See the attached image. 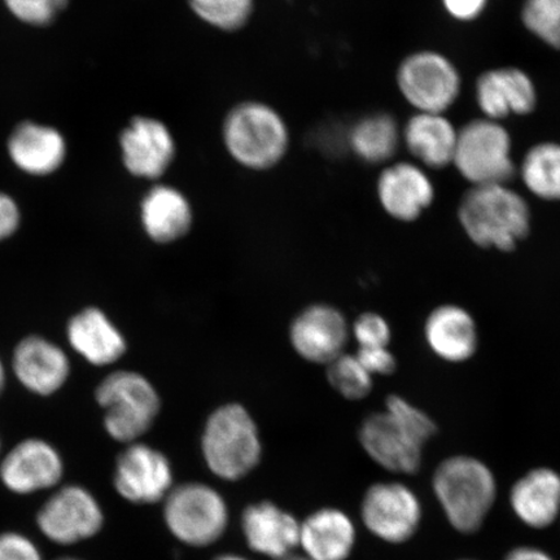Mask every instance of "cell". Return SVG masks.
Instances as JSON below:
<instances>
[{
	"label": "cell",
	"instance_id": "6da1fadb",
	"mask_svg": "<svg viewBox=\"0 0 560 560\" xmlns=\"http://www.w3.org/2000/svg\"><path fill=\"white\" fill-rule=\"evenodd\" d=\"M436 431L424 411L401 396L390 395L384 410L362 420L359 441L369 458L384 470L412 475L422 466L423 447Z\"/></svg>",
	"mask_w": 560,
	"mask_h": 560
},
{
	"label": "cell",
	"instance_id": "7a4b0ae2",
	"mask_svg": "<svg viewBox=\"0 0 560 560\" xmlns=\"http://www.w3.org/2000/svg\"><path fill=\"white\" fill-rule=\"evenodd\" d=\"M202 460L223 481H240L261 464L260 427L247 406L225 402L209 412L200 435Z\"/></svg>",
	"mask_w": 560,
	"mask_h": 560
},
{
	"label": "cell",
	"instance_id": "3957f363",
	"mask_svg": "<svg viewBox=\"0 0 560 560\" xmlns=\"http://www.w3.org/2000/svg\"><path fill=\"white\" fill-rule=\"evenodd\" d=\"M223 145L231 159L245 170L270 171L282 163L290 150L289 125L270 104L237 103L222 124Z\"/></svg>",
	"mask_w": 560,
	"mask_h": 560
},
{
	"label": "cell",
	"instance_id": "277c9868",
	"mask_svg": "<svg viewBox=\"0 0 560 560\" xmlns=\"http://www.w3.org/2000/svg\"><path fill=\"white\" fill-rule=\"evenodd\" d=\"M432 488L447 522L464 535L480 530L497 497L493 472L481 460L467 455H455L440 464Z\"/></svg>",
	"mask_w": 560,
	"mask_h": 560
},
{
	"label": "cell",
	"instance_id": "5b68a950",
	"mask_svg": "<svg viewBox=\"0 0 560 560\" xmlns=\"http://www.w3.org/2000/svg\"><path fill=\"white\" fill-rule=\"evenodd\" d=\"M459 221L475 244L509 252L527 236L530 213L522 196L505 185L474 186L462 199Z\"/></svg>",
	"mask_w": 560,
	"mask_h": 560
},
{
	"label": "cell",
	"instance_id": "8992f818",
	"mask_svg": "<svg viewBox=\"0 0 560 560\" xmlns=\"http://www.w3.org/2000/svg\"><path fill=\"white\" fill-rule=\"evenodd\" d=\"M95 400L104 411V429L122 444L137 443L160 416L163 401L158 388L143 374L117 370L95 389Z\"/></svg>",
	"mask_w": 560,
	"mask_h": 560
},
{
	"label": "cell",
	"instance_id": "52a82bcc",
	"mask_svg": "<svg viewBox=\"0 0 560 560\" xmlns=\"http://www.w3.org/2000/svg\"><path fill=\"white\" fill-rule=\"evenodd\" d=\"M164 520L177 540L194 548H205L225 534L229 508L213 487L198 481L185 482L166 495Z\"/></svg>",
	"mask_w": 560,
	"mask_h": 560
},
{
	"label": "cell",
	"instance_id": "ba28073f",
	"mask_svg": "<svg viewBox=\"0 0 560 560\" xmlns=\"http://www.w3.org/2000/svg\"><path fill=\"white\" fill-rule=\"evenodd\" d=\"M453 164L474 186L506 185L513 179L511 138L493 120H475L458 131Z\"/></svg>",
	"mask_w": 560,
	"mask_h": 560
},
{
	"label": "cell",
	"instance_id": "9c48e42d",
	"mask_svg": "<svg viewBox=\"0 0 560 560\" xmlns=\"http://www.w3.org/2000/svg\"><path fill=\"white\" fill-rule=\"evenodd\" d=\"M397 85L419 114L443 115L457 101L460 79L458 70L445 56L420 51L401 62Z\"/></svg>",
	"mask_w": 560,
	"mask_h": 560
},
{
	"label": "cell",
	"instance_id": "30bf717a",
	"mask_svg": "<svg viewBox=\"0 0 560 560\" xmlns=\"http://www.w3.org/2000/svg\"><path fill=\"white\" fill-rule=\"evenodd\" d=\"M350 338L352 332L346 314L328 303L305 306L293 317L289 328L293 352L307 363L325 368L347 352Z\"/></svg>",
	"mask_w": 560,
	"mask_h": 560
},
{
	"label": "cell",
	"instance_id": "8fae6325",
	"mask_svg": "<svg viewBox=\"0 0 560 560\" xmlns=\"http://www.w3.org/2000/svg\"><path fill=\"white\" fill-rule=\"evenodd\" d=\"M37 524L48 540L73 545L100 534L104 514L101 503L86 488L66 486L56 490L40 508Z\"/></svg>",
	"mask_w": 560,
	"mask_h": 560
},
{
	"label": "cell",
	"instance_id": "7c38bea8",
	"mask_svg": "<svg viewBox=\"0 0 560 560\" xmlns=\"http://www.w3.org/2000/svg\"><path fill=\"white\" fill-rule=\"evenodd\" d=\"M361 516L369 532L380 540L404 544L417 534L422 505L402 482H376L363 497Z\"/></svg>",
	"mask_w": 560,
	"mask_h": 560
},
{
	"label": "cell",
	"instance_id": "4fadbf2b",
	"mask_svg": "<svg viewBox=\"0 0 560 560\" xmlns=\"http://www.w3.org/2000/svg\"><path fill=\"white\" fill-rule=\"evenodd\" d=\"M114 485L124 500L136 505L164 501L174 488L171 460L156 447L137 441L118 455Z\"/></svg>",
	"mask_w": 560,
	"mask_h": 560
},
{
	"label": "cell",
	"instance_id": "5bb4252c",
	"mask_svg": "<svg viewBox=\"0 0 560 560\" xmlns=\"http://www.w3.org/2000/svg\"><path fill=\"white\" fill-rule=\"evenodd\" d=\"M65 462L56 447L40 439L21 441L0 464V480L16 494H32L58 486Z\"/></svg>",
	"mask_w": 560,
	"mask_h": 560
},
{
	"label": "cell",
	"instance_id": "9a60e30c",
	"mask_svg": "<svg viewBox=\"0 0 560 560\" xmlns=\"http://www.w3.org/2000/svg\"><path fill=\"white\" fill-rule=\"evenodd\" d=\"M12 369L18 381L38 396H52L65 387L70 375L65 350L37 335L19 342L13 350Z\"/></svg>",
	"mask_w": 560,
	"mask_h": 560
},
{
	"label": "cell",
	"instance_id": "2e32d148",
	"mask_svg": "<svg viewBox=\"0 0 560 560\" xmlns=\"http://www.w3.org/2000/svg\"><path fill=\"white\" fill-rule=\"evenodd\" d=\"M124 161L131 174L159 179L175 159L177 147L167 126L155 118L137 117L121 137Z\"/></svg>",
	"mask_w": 560,
	"mask_h": 560
},
{
	"label": "cell",
	"instance_id": "e0dca14e",
	"mask_svg": "<svg viewBox=\"0 0 560 560\" xmlns=\"http://www.w3.org/2000/svg\"><path fill=\"white\" fill-rule=\"evenodd\" d=\"M376 195L384 212L392 219L411 222L432 205L435 188L422 167L396 163L381 173Z\"/></svg>",
	"mask_w": 560,
	"mask_h": 560
},
{
	"label": "cell",
	"instance_id": "ac0fdd59",
	"mask_svg": "<svg viewBox=\"0 0 560 560\" xmlns=\"http://www.w3.org/2000/svg\"><path fill=\"white\" fill-rule=\"evenodd\" d=\"M242 529L249 548L271 559L289 558L300 546L301 523L271 502H258L245 509Z\"/></svg>",
	"mask_w": 560,
	"mask_h": 560
},
{
	"label": "cell",
	"instance_id": "d6986e66",
	"mask_svg": "<svg viewBox=\"0 0 560 560\" xmlns=\"http://www.w3.org/2000/svg\"><path fill=\"white\" fill-rule=\"evenodd\" d=\"M70 347L94 366H109L128 352V341L107 314L89 306L73 315L67 325Z\"/></svg>",
	"mask_w": 560,
	"mask_h": 560
},
{
	"label": "cell",
	"instance_id": "ffe728a7",
	"mask_svg": "<svg viewBox=\"0 0 560 560\" xmlns=\"http://www.w3.org/2000/svg\"><path fill=\"white\" fill-rule=\"evenodd\" d=\"M476 101L488 120L528 115L536 105V89L520 69L489 70L476 83Z\"/></svg>",
	"mask_w": 560,
	"mask_h": 560
},
{
	"label": "cell",
	"instance_id": "44dd1931",
	"mask_svg": "<svg viewBox=\"0 0 560 560\" xmlns=\"http://www.w3.org/2000/svg\"><path fill=\"white\" fill-rule=\"evenodd\" d=\"M140 220L147 236L165 245L177 243L190 234L195 215L184 192L172 186L159 185L144 196Z\"/></svg>",
	"mask_w": 560,
	"mask_h": 560
},
{
	"label": "cell",
	"instance_id": "7402d4cb",
	"mask_svg": "<svg viewBox=\"0 0 560 560\" xmlns=\"http://www.w3.org/2000/svg\"><path fill=\"white\" fill-rule=\"evenodd\" d=\"M510 505L517 520L532 529H546L560 516V475L538 467L515 482Z\"/></svg>",
	"mask_w": 560,
	"mask_h": 560
},
{
	"label": "cell",
	"instance_id": "603a6c76",
	"mask_svg": "<svg viewBox=\"0 0 560 560\" xmlns=\"http://www.w3.org/2000/svg\"><path fill=\"white\" fill-rule=\"evenodd\" d=\"M355 528L338 509H322L301 523L300 548L312 560H347L354 549Z\"/></svg>",
	"mask_w": 560,
	"mask_h": 560
},
{
	"label": "cell",
	"instance_id": "cb8c5ba5",
	"mask_svg": "<svg viewBox=\"0 0 560 560\" xmlns=\"http://www.w3.org/2000/svg\"><path fill=\"white\" fill-rule=\"evenodd\" d=\"M424 336L432 352L447 362L471 359L478 348V330L470 313L455 305H443L425 320Z\"/></svg>",
	"mask_w": 560,
	"mask_h": 560
},
{
	"label": "cell",
	"instance_id": "d4e9b609",
	"mask_svg": "<svg viewBox=\"0 0 560 560\" xmlns=\"http://www.w3.org/2000/svg\"><path fill=\"white\" fill-rule=\"evenodd\" d=\"M402 138L409 152L425 166L440 170L453 163L458 131L441 114H418L406 124Z\"/></svg>",
	"mask_w": 560,
	"mask_h": 560
},
{
	"label": "cell",
	"instance_id": "484cf974",
	"mask_svg": "<svg viewBox=\"0 0 560 560\" xmlns=\"http://www.w3.org/2000/svg\"><path fill=\"white\" fill-rule=\"evenodd\" d=\"M10 153L27 173L48 174L58 170L66 155V144L58 131L35 124H23L13 132Z\"/></svg>",
	"mask_w": 560,
	"mask_h": 560
},
{
	"label": "cell",
	"instance_id": "4316f807",
	"mask_svg": "<svg viewBox=\"0 0 560 560\" xmlns=\"http://www.w3.org/2000/svg\"><path fill=\"white\" fill-rule=\"evenodd\" d=\"M401 131L394 117L374 114L360 118L347 132V145L363 163L381 165L396 155Z\"/></svg>",
	"mask_w": 560,
	"mask_h": 560
},
{
	"label": "cell",
	"instance_id": "83f0119b",
	"mask_svg": "<svg viewBox=\"0 0 560 560\" xmlns=\"http://www.w3.org/2000/svg\"><path fill=\"white\" fill-rule=\"evenodd\" d=\"M522 178L528 190L545 200H560V145L537 144L525 156Z\"/></svg>",
	"mask_w": 560,
	"mask_h": 560
},
{
	"label": "cell",
	"instance_id": "f1b7e54d",
	"mask_svg": "<svg viewBox=\"0 0 560 560\" xmlns=\"http://www.w3.org/2000/svg\"><path fill=\"white\" fill-rule=\"evenodd\" d=\"M330 387L348 401H362L374 388V376L363 368L354 353H342L326 366Z\"/></svg>",
	"mask_w": 560,
	"mask_h": 560
},
{
	"label": "cell",
	"instance_id": "f546056e",
	"mask_svg": "<svg viewBox=\"0 0 560 560\" xmlns=\"http://www.w3.org/2000/svg\"><path fill=\"white\" fill-rule=\"evenodd\" d=\"M188 4L202 23L226 33L243 30L255 12V0H188Z\"/></svg>",
	"mask_w": 560,
	"mask_h": 560
},
{
	"label": "cell",
	"instance_id": "4dcf8cb0",
	"mask_svg": "<svg viewBox=\"0 0 560 560\" xmlns=\"http://www.w3.org/2000/svg\"><path fill=\"white\" fill-rule=\"evenodd\" d=\"M523 21L529 32L560 50V0H525Z\"/></svg>",
	"mask_w": 560,
	"mask_h": 560
},
{
	"label": "cell",
	"instance_id": "1f68e13d",
	"mask_svg": "<svg viewBox=\"0 0 560 560\" xmlns=\"http://www.w3.org/2000/svg\"><path fill=\"white\" fill-rule=\"evenodd\" d=\"M350 332L357 348L389 347L392 340L388 320L375 312L361 313L350 325Z\"/></svg>",
	"mask_w": 560,
	"mask_h": 560
},
{
	"label": "cell",
	"instance_id": "d6a6232c",
	"mask_svg": "<svg viewBox=\"0 0 560 560\" xmlns=\"http://www.w3.org/2000/svg\"><path fill=\"white\" fill-rule=\"evenodd\" d=\"M20 20L33 25H47L66 9L68 0H5Z\"/></svg>",
	"mask_w": 560,
	"mask_h": 560
},
{
	"label": "cell",
	"instance_id": "836d02e7",
	"mask_svg": "<svg viewBox=\"0 0 560 560\" xmlns=\"http://www.w3.org/2000/svg\"><path fill=\"white\" fill-rule=\"evenodd\" d=\"M0 560H44L35 544L18 532L0 535Z\"/></svg>",
	"mask_w": 560,
	"mask_h": 560
},
{
	"label": "cell",
	"instance_id": "e575fe53",
	"mask_svg": "<svg viewBox=\"0 0 560 560\" xmlns=\"http://www.w3.org/2000/svg\"><path fill=\"white\" fill-rule=\"evenodd\" d=\"M354 354L374 377L390 375L396 371V357L390 352L389 347L357 348Z\"/></svg>",
	"mask_w": 560,
	"mask_h": 560
},
{
	"label": "cell",
	"instance_id": "d590c367",
	"mask_svg": "<svg viewBox=\"0 0 560 560\" xmlns=\"http://www.w3.org/2000/svg\"><path fill=\"white\" fill-rule=\"evenodd\" d=\"M20 223L16 202L10 196L0 194V242L15 234Z\"/></svg>",
	"mask_w": 560,
	"mask_h": 560
},
{
	"label": "cell",
	"instance_id": "8d00e7d4",
	"mask_svg": "<svg viewBox=\"0 0 560 560\" xmlns=\"http://www.w3.org/2000/svg\"><path fill=\"white\" fill-rule=\"evenodd\" d=\"M488 0H443L445 10L454 19L471 21L485 11Z\"/></svg>",
	"mask_w": 560,
	"mask_h": 560
},
{
	"label": "cell",
	"instance_id": "74e56055",
	"mask_svg": "<svg viewBox=\"0 0 560 560\" xmlns=\"http://www.w3.org/2000/svg\"><path fill=\"white\" fill-rule=\"evenodd\" d=\"M505 560H556L549 552L534 546H520L509 552Z\"/></svg>",
	"mask_w": 560,
	"mask_h": 560
},
{
	"label": "cell",
	"instance_id": "f35d334b",
	"mask_svg": "<svg viewBox=\"0 0 560 560\" xmlns=\"http://www.w3.org/2000/svg\"><path fill=\"white\" fill-rule=\"evenodd\" d=\"M5 387V369L2 360H0V396H2Z\"/></svg>",
	"mask_w": 560,
	"mask_h": 560
},
{
	"label": "cell",
	"instance_id": "ab89813d",
	"mask_svg": "<svg viewBox=\"0 0 560 560\" xmlns=\"http://www.w3.org/2000/svg\"><path fill=\"white\" fill-rule=\"evenodd\" d=\"M214 560H248V559H245L240 556H234V555H225V556L217 557Z\"/></svg>",
	"mask_w": 560,
	"mask_h": 560
},
{
	"label": "cell",
	"instance_id": "60d3db41",
	"mask_svg": "<svg viewBox=\"0 0 560 560\" xmlns=\"http://www.w3.org/2000/svg\"><path fill=\"white\" fill-rule=\"evenodd\" d=\"M282 560H312V559H310L307 557L291 556V557L282 559Z\"/></svg>",
	"mask_w": 560,
	"mask_h": 560
},
{
	"label": "cell",
	"instance_id": "b9f144b4",
	"mask_svg": "<svg viewBox=\"0 0 560 560\" xmlns=\"http://www.w3.org/2000/svg\"><path fill=\"white\" fill-rule=\"evenodd\" d=\"M58 560H82V559H77V558H61V559H58Z\"/></svg>",
	"mask_w": 560,
	"mask_h": 560
},
{
	"label": "cell",
	"instance_id": "7bdbcfd3",
	"mask_svg": "<svg viewBox=\"0 0 560 560\" xmlns=\"http://www.w3.org/2000/svg\"><path fill=\"white\" fill-rule=\"evenodd\" d=\"M459 560H474V559H459Z\"/></svg>",
	"mask_w": 560,
	"mask_h": 560
},
{
	"label": "cell",
	"instance_id": "ee69618b",
	"mask_svg": "<svg viewBox=\"0 0 560 560\" xmlns=\"http://www.w3.org/2000/svg\"><path fill=\"white\" fill-rule=\"evenodd\" d=\"M0 446H2V443H0Z\"/></svg>",
	"mask_w": 560,
	"mask_h": 560
}]
</instances>
